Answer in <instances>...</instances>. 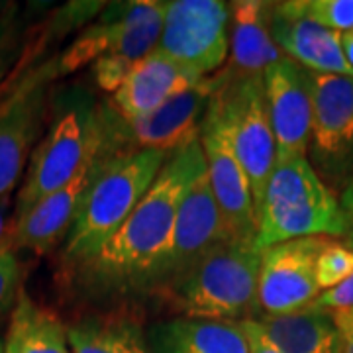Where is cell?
Returning a JSON list of instances; mask_svg holds the SVG:
<instances>
[{
	"mask_svg": "<svg viewBox=\"0 0 353 353\" xmlns=\"http://www.w3.org/2000/svg\"><path fill=\"white\" fill-rule=\"evenodd\" d=\"M206 173L201 139L175 152L126 222L88 263L81 277L97 292H141L145 275L163 252L179 208L192 183Z\"/></svg>",
	"mask_w": 353,
	"mask_h": 353,
	"instance_id": "6da1fadb",
	"label": "cell"
},
{
	"mask_svg": "<svg viewBox=\"0 0 353 353\" xmlns=\"http://www.w3.org/2000/svg\"><path fill=\"white\" fill-rule=\"evenodd\" d=\"M79 26L73 12L61 8L39 30L12 73L0 85V196L10 194L24 175L30 155L41 138L50 112L53 85L61 77L59 55L39 61L53 39Z\"/></svg>",
	"mask_w": 353,
	"mask_h": 353,
	"instance_id": "7a4b0ae2",
	"label": "cell"
},
{
	"mask_svg": "<svg viewBox=\"0 0 353 353\" xmlns=\"http://www.w3.org/2000/svg\"><path fill=\"white\" fill-rule=\"evenodd\" d=\"M99 108L94 97L79 85L53 92L48 126L30 155L12 220L67 185L92 157L101 143Z\"/></svg>",
	"mask_w": 353,
	"mask_h": 353,
	"instance_id": "3957f363",
	"label": "cell"
},
{
	"mask_svg": "<svg viewBox=\"0 0 353 353\" xmlns=\"http://www.w3.org/2000/svg\"><path fill=\"white\" fill-rule=\"evenodd\" d=\"M171 155L163 152H126L106 155L79 206L65 238V261L88 263L132 214Z\"/></svg>",
	"mask_w": 353,
	"mask_h": 353,
	"instance_id": "277c9868",
	"label": "cell"
},
{
	"mask_svg": "<svg viewBox=\"0 0 353 353\" xmlns=\"http://www.w3.org/2000/svg\"><path fill=\"white\" fill-rule=\"evenodd\" d=\"M165 2L136 0L104 4L97 22L59 53V73L71 75L90 63L97 87L116 92L134 65L157 50Z\"/></svg>",
	"mask_w": 353,
	"mask_h": 353,
	"instance_id": "5b68a950",
	"label": "cell"
},
{
	"mask_svg": "<svg viewBox=\"0 0 353 353\" xmlns=\"http://www.w3.org/2000/svg\"><path fill=\"white\" fill-rule=\"evenodd\" d=\"M350 222L340 201L306 155L277 159L257 210L253 245L265 248L301 238L345 236Z\"/></svg>",
	"mask_w": 353,
	"mask_h": 353,
	"instance_id": "8992f818",
	"label": "cell"
},
{
	"mask_svg": "<svg viewBox=\"0 0 353 353\" xmlns=\"http://www.w3.org/2000/svg\"><path fill=\"white\" fill-rule=\"evenodd\" d=\"M206 116L222 130L250 179L257 218L267 181L277 161V143L267 110L263 75L232 77L228 71L216 73V90Z\"/></svg>",
	"mask_w": 353,
	"mask_h": 353,
	"instance_id": "52a82bcc",
	"label": "cell"
},
{
	"mask_svg": "<svg viewBox=\"0 0 353 353\" xmlns=\"http://www.w3.org/2000/svg\"><path fill=\"white\" fill-rule=\"evenodd\" d=\"M261 252L253 243L228 241L208 253L171 289L189 318L243 322L257 310Z\"/></svg>",
	"mask_w": 353,
	"mask_h": 353,
	"instance_id": "ba28073f",
	"label": "cell"
},
{
	"mask_svg": "<svg viewBox=\"0 0 353 353\" xmlns=\"http://www.w3.org/2000/svg\"><path fill=\"white\" fill-rule=\"evenodd\" d=\"M214 90L216 75L204 77L139 120H124L110 104H101L99 120L104 148L114 155L143 150L173 155L199 139Z\"/></svg>",
	"mask_w": 353,
	"mask_h": 353,
	"instance_id": "9c48e42d",
	"label": "cell"
},
{
	"mask_svg": "<svg viewBox=\"0 0 353 353\" xmlns=\"http://www.w3.org/2000/svg\"><path fill=\"white\" fill-rule=\"evenodd\" d=\"M228 241H236L222 220L206 173L201 175L179 208L163 252L145 275L141 290H171L181 279Z\"/></svg>",
	"mask_w": 353,
	"mask_h": 353,
	"instance_id": "30bf717a",
	"label": "cell"
},
{
	"mask_svg": "<svg viewBox=\"0 0 353 353\" xmlns=\"http://www.w3.org/2000/svg\"><path fill=\"white\" fill-rule=\"evenodd\" d=\"M312 122L308 155L320 179L345 189L353 181V77L312 73Z\"/></svg>",
	"mask_w": 353,
	"mask_h": 353,
	"instance_id": "8fae6325",
	"label": "cell"
},
{
	"mask_svg": "<svg viewBox=\"0 0 353 353\" xmlns=\"http://www.w3.org/2000/svg\"><path fill=\"white\" fill-rule=\"evenodd\" d=\"M230 4L222 0L165 2L159 50L173 61L206 77L222 67L230 50Z\"/></svg>",
	"mask_w": 353,
	"mask_h": 353,
	"instance_id": "7c38bea8",
	"label": "cell"
},
{
	"mask_svg": "<svg viewBox=\"0 0 353 353\" xmlns=\"http://www.w3.org/2000/svg\"><path fill=\"white\" fill-rule=\"evenodd\" d=\"M326 238H301L261 250L257 310L265 316L290 314L312 304L320 294L316 259Z\"/></svg>",
	"mask_w": 353,
	"mask_h": 353,
	"instance_id": "4fadbf2b",
	"label": "cell"
},
{
	"mask_svg": "<svg viewBox=\"0 0 353 353\" xmlns=\"http://www.w3.org/2000/svg\"><path fill=\"white\" fill-rule=\"evenodd\" d=\"M106 155H112V153L104 150L101 134V143L97 152L92 153V157L85 163V167L67 185L43 196L24 216L12 220L8 245L16 252L24 250L36 255H43L51 252L63 238H67L71 224L79 212V206L87 194L88 185L94 179Z\"/></svg>",
	"mask_w": 353,
	"mask_h": 353,
	"instance_id": "5bb4252c",
	"label": "cell"
},
{
	"mask_svg": "<svg viewBox=\"0 0 353 353\" xmlns=\"http://www.w3.org/2000/svg\"><path fill=\"white\" fill-rule=\"evenodd\" d=\"M199 139L206 161V179L224 224L234 240L253 243L257 234V218L250 179L232 152L226 136L208 116L202 120Z\"/></svg>",
	"mask_w": 353,
	"mask_h": 353,
	"instance_id": "9a60e30c",
	"label": "cell"
},
{
	"mask_svg": "<svg viewBox=\"0 0 353 353\" xmlns=\"http://www.w3.org/2000/svg\"><path fill=\"white\" fill-rule=\"evenodd\" d=\"M263 87L277 143V159L306 155L312 122L308 71L283 55L265 69Z\"/></svg>",
	"mask_w": 353,
	"mask_h": 353,
	"instance_id": "2e32d148",
	"label": "cell"
},
{
	"mask_svg": "<svg viewBox=\"0 0 353 353\" xmlns=\"http://www.w3.org/2000/svg\"><path fill=\"white\" fill-rule=\"evenodd\" d=\"M269 30L281 53L312 73L353 77L341 51L340 34L271 2Z\"/></svg>",
	"mask_w": 353,
	"mask_h": 353,
	"instance_id": "e0dca14e",
	"label": "cell"
},
{
	"mask_svg": "<svg viewBox=\"0 0 353 353\" xmlns=\"http://www.w3.org/2000/svg\"><path fill=\"white\" fill-rule=\"evenodd\" d=\"M202 79L157 48L134 65L126 81L112 94L110 106L124 120H139Z\"/></svg>",
	"mask_w": 353,
	"mask_h": 353,
	"instance_id": "ac0fdd59",
	"label": "cell"
},
{
	"mask_svg": "<svg viewBox=\"0 0 353 353\" xmlns=\"http://www.w3.org/2000/svg\"><path fill=\"white\" fill-rule=\"evenodd\" d=\"M271 2L238 0L230 4V65L232 77H261L283 53L269 30Z\"/></svg>",
	"mask_w": 353,
	"mask_h": 353,
	"instance_id": "d6986e66",
	"label": "cell"
},
{
	"mask_svg": "<svg viewBox=\"0 0 353 353\" xmlns=\"http://www.w3.org/2000/svg\"><path fill=\"white\" fill-rule=\"evenodd\" d=\"M150 353H250L240 322L173 318L145 334Z\"/></svg>",
	"mask_w": 353,
	"mask_h": 353,
	"instance_id": "ffe728a7",
	"label": "cell"
},
{
	"mask_svg": "<svg viewBox=\"0 0 353 353\" xmlns=\"http://www.w3.org/2000/svg\"><path fill=\"white\" fill-rule=\"evenodd\" d=\"M253 320L281 353H341L343 350L341 330L332 310L308 304L290 314H263Z\"/></svg>",
	"mask_w": 353,
	"mask_h": 353,
	"instance_id": "44dd1931",
	"label": "cell"
},
{
	"mask_svg": "<svg viewBox=\"0 0 353 353\" xmlns=\"http://www.w3.org/2000/svg\"><path fill=\"white\" fill-rule=\"evenodd\" d=\"M4 353H71L67 328L53 310L38 304L24 289H20L8 332L2 341Z\"/></svg>",
	"mask_w": 353,
	"mask_h": 353,
	"instance_id": "7402d4cb",
	"label": "cell"
},
{
	"mask_svg": "<svg viewBox=\"0 0 353 353\" xmlns=\"http://www.w3.org/2000/svg\"><path fill=\"white\" fill-rule=\"evenodd\" d=\"M73 353H150L148 338L126 316H87L67 326Z\"/></svg>",
	"mask_w": 353,
	"mask_h": 353,
	"instance_id": "603a6c76",
	"label": "cell"
},
{
	"mask_svg": "<svg viewBox=\"0 0 353 353\" xmlns=\"http://www.w3.org/2000/svg\"><path fill=\"white\" fill-rule=\"evenodd\" d=\"M283 6L338 34L353 28V0H289Z\"/></svg>",
	"mask_w": 353,
	"mask_h": 353,
	"instance_id": "cb8c5ba5",
	"label": "cell"
},
{
	"mask_svg": "<svg viewBox=\"0 0 353 353\" xmlns=\"http://www.w3.org/2000/svg\"><path fill=\"white\" fill-rule=\"evenodd\" d=\"M314 273L320 292L338 287L353 273V250L347 243L328 240L318 253Z\"/></svg>",
	"mask_w": 353,
	"mask_h": 353,
	"instance_id": "d4e9b609",
	"label": "cell"
},
{
	"mask_svg": "<svg viewBox=\"0 0 353 353\" xmlns=\"http://www.w3.org/2000/svg\"><path fill=\"white\" fill-rule=\"evenodd\" d=\"M20 279H22V263L18 259V252L8 245H0V318L12 308L16 296L20 292Z\"/></svg>",
	"mask_w": 353,
	"mask_h": 353,
	"instance_id": "484cf974",
	"label": "cell"
},
{
	"mask_svg": "<svg viewBox=\"0 0 353 353\" xmlns=\"http://www.w3.org/2000/svg\"><path fill=\"white\" fill-rule=\"evenodd\" d=\"M312 306L316 308H324V310H353V273L345 279L343 283H340L334 289L324 290L318 294Z\"/></svg>",
	"mask_w": 353,
	"mask_h": 353,
	"instance_id": "4316f807",
	"label": "cell"
},
{
	"mask_svg": "<svg viewBox=\"0 0 353 353\" xmlns=\"http://www.w3.org/2000/svg\"><path fill=\"white\" fill-rule=\"evenodd\" d=\"M14 55V20L12 12H8L4 6L0 10V85L4 75L12 71Z\"/></svg>",
	"mask_w": 353,
	"mask_h": 353,
	"instance_id": "83f0119b",
	"label": "cell"
},
{
	"mask_svg": "<svg viewBox=\"0 0 353 353\" xmlns=\"http://www.w3.org/2000/svg\"><path fill=\"white\" fill-rule=\"evenodd\" d=\"M240 324L243 332H245V340H248V345H250V353H281L271 341L265 338V334L257 326V322L253 318H248V320H243Z\"/></svg>",
	"mask_w": 353,
	"mask_h": 353,
	"instance_id": "f1b7e54d",
	"label": "cell"
},
{
	"mask_svg": "<svg viewBox=\"0 0 353 353\" xmlns=\"http://www.w3.org/2000/svg\"><path fill=\"white\" fill-rule=\"evenodd\" d=\"M12 196H0V245H4L8 241L10 226H12Z\"/></svg>",
	"mask_w": 353,
	"mask_h": 353,
	"instance_id": "f546056e",
	"label": "cell"
},
{
	"mask_svg": "<svg viewBox=\"0 0 353 353\" xmlns=\"http://www.w3.org/2000/svg\"><path fill=\"white\" fill-rule=\"evenodd\" d=\"M336 320L341 330V338H343V350L341 353H353V320L347 314V310H336Z\"/></svg>",
	"mask_w": 353,
	"mask_h": 353,
	"instance_id": "4dcf8cb0",
	"label": "cell"
},
{
	"mask_svg": "<svg viewBox=\"0 0 353 353\" xmlns=\"http://www.w3.org/2000/svg\"><path fill=\"white\" fill-rule=\"evenodd\" d=\"M340 206L343 210V214L347 218V222L353 220V181L341 190V199H340Z\"/></svg>",
	"mask_w": 353,
	"mask_h": 353,
	"instance_id": "1f68e13d",
	"label": "cell"
},
{
	"mask_svg": "<svg viewBox=\"0 0 353 353\" xmlns=\"http://www.w3.org/2000/svg\"><path fill=\"white\" fill-rule=\"evenodd\" d=\"M340 41H341L343 57H345L347 65L353 69V28L352 30H347V32H341Z\"/></svg>",
	"mask_w": 353,
	"mask_h": 353,
	"instance_id": "d6a6232c",
	"label": "cell"
},
{
	"mask_svg": "<svg viewBox=\"0 0 353 353\" xmlns=\"http://www.w3.org/2000/svg\"><path fill=\"white\" fill-rule=\"evenodd\" d=\"M345 236H347V241H345V243H347V245L353 250V220H350V230H347V234H345Z\"/></svg>",
	"mask_w": 353,
	"mask_h": 353,
	"instance_id": "836d02e7",
	"label": "cell"
},
{
	"mask_svg": "<svg viewBox=\"0 0 353 353\" xmlns=\"http://www.w3.org/2000/svg\"><path fill=\"white\" fill-rule=\"evenodd\" d=\"M347 314L352 316V320H353V310H347Z\"/></svg>",
	"mask_w": 353,
	"mask_h": 353,
	"instance_id": "e575fe53",
	"label": "cell"
},
{
	"mask_svg": "<svg viewBox=\"0 0 353 353\" xmlns=\"http://www.w3.org/2000/svg\"><path fill=\"white\" fill-rule=\"evenodd\" d=\"M0 353H4V352H2V341H0Z\"/></svg>",
	"mask_w": 353,
	"mask_h": 353,
	"instance_id": "d590c367",
	"label": "cell"
},
{
	"mask_svg": "<svg viewBox=\"0 0 353 353\" xmlns=\"http://www.w3.org/2000/svg\"><path fill=\"white\" fill-rule=\"evenodd\" d=\"M2 6H4V4H0V10H2Z\"/></svg>",
	"mask_w": 353,
	"mask_h": 353,
	"instance_id": "8d00e7d4",
	"label": "cell"
}]
</instances>
